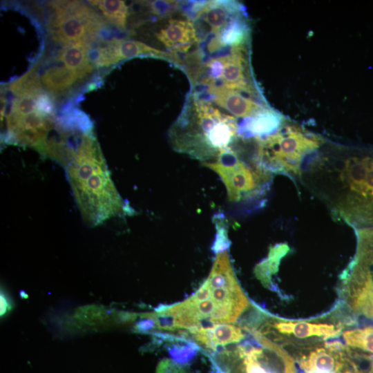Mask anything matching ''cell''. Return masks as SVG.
Returning a JSON list of instances; mask_svg holds the SVG:
<instances>
[{"label": "cell", "mask_w": 373, "mask_h": 373, "mask_svg": "<svg viewBox=\"0 0 373 373\" xmlns=\"http://www.w3.org/2000/svg\"><path fill=\"white\" fill-rule=\"evenodd\" d=\"M55 126L64 131H80L93 133V123L82 110L74 106V102H67L60 110L55 119Z\"/></svg>", "instance_id": "19"}, {"label": "cell", "mask_w": 373, "mask_h": 373, "mask_svg": "<svg viewBox=\"0 0 373 373\" xmlns=\"http://www.w3.org/2000/svg\"><path fill=\"white\" fill-rule=\"evenodd\" d=\"M156 373H188L178 363L170 358H163L158 363Z\"/></svg>", "instance_id": "29"}, {"label": "cell", "mask_w": 373, "mask_h": 373, "mask_svg": "<svg viewBox=\"0 0 373 373\" xmlns=\"http://www.w3.org/2000/svg\"><path fill=\"white\" fill-rule=\"evenodd\" d=\"M92 43L85 40L66 45L59 51L57 59L84 78L94 68L89 57Z\"/></svg>", "instance_id": "17"}, {"label": "cell", "mask_w": 373, "mask_h": 373, "mask_svg": "<svg viewBox=\"0 0 373 373\" xmlns=\"http://www.w3.org/2000/svg\"><path fill=\"white\" fill-rule=\"evenodd\" d=\"M106 43L90 49L89 57L94 66H108L141 55L160 57L174 62L177 59L174 54H168L139 41L115 38Z\"/></svg>", "instance_id": "11"}, {"label": "cell", "mask_w": 373, "mask_h": 373, "mask_svg": "<svg viewBox=\"0 0 373 373\" xmlns=\"http://www.w3.org/2000/svg\"><path fill=\"white\" fill-rule=\"evenodd\" d=\"M83 77L77 72L65 66H53L47 68L41 77L45 88L52 95L68 90L75 83Z\"/></svg>", "instance_id": "18"}, {"label": "cell", "mask_w": 373, "mask_h": 373, "mask_svg": "<svg viewBox=\"0 0 373 373\" xmlns=\"http://www.w3.org/2000/svg\"><path fill=\"white\" fill-rule=\"evenodd\" d=\"M11 309V305L10 302L8 301V297L3 294L1 293V316L5 315L8 310Z\"/></svg>", "instance_id": "30"}, {"label": "cell", "mask_w": 373, "mask_h": 373, "mask_svg": "<svg viewBox=\"0 0 373 373\" xmlns=\"http://www.w3.org/2000/svg\"><path fill=\"white\" fill-rule=\"evenodd\" d=\"M299 180L354 229L373 227V153L317 155L301 167Z\"/></svg>", "instance_id": "1"}, {"label": "cell", "mask_w": 373, "mask_h": 373, "mask_svg": "<svg viewBox=\"0 0 373 373\" xmlns=\"http://www.w3.org/2000/svg\"><path fill=\"white\" fill-rule=\"evenodd\" d=\"M238 131L233 116L214 107L208 99L192 94L170 128L169 137L175 151L204 163L229 149Z\"/></svg>", "instance_id": "3"}, {"label": "cell", "mask_w": 373, "mask_h": 373, "mask_svg": "<svg viewBox=\"0 0 373 373\" xmlns=\"http://www.w3.org/2000/svg\"><path fill=\"white\" fill-rule=\"evenodd\" d=\"M155 35L172 54L186 52L199 41L195 25L186 19H169Z\"/></svg>", "instance_id": "15"}, {"label": "cell", "mask_w": 373, "mask_h": 373, "mask_svg": "<svg viewBox=\"0 0 373 373\" xmlns=\"http://www.w3.org/2000/svg\"><path fill=\"white\" fill-rule=\"evenodd\" d=\"M254 160L273 173L298 178L303 161L322 144L320 137L295 126L280 127L275 133L256 139Z\"/></svg>", "instance_id": "6"}, {"label": "cell", "mask_w": 373, "mask_h": 373, "mask_svg": "<svg viewBox=\"0 0 373 373\" xmlns=\"http://www.w3.org/2000/svg\"><path fill=\"white\" fill-rule=\"evenodd\" d=\"M342 336L346 345L373 355L372 325L345 330Z\"/></svg>", "instance_id": "22"}, {"label": "cell", "mask_w": 373, "mask_h": 373, "mask_svg": "<svg viewBox=\"0 0 373 373\" xmlns=\"http://www.w3.org/2000/svg\"><path fill=\"white\" fill-rule=\"evenodd\" d=\"M151 12L160 18L169 17L179 8L180 3L174 1H153L146 3Z\"/></svg>", "instance_id": "26"}, {"label": "cell", "mask_w": 373, "mask_h": 373, "mask_svg": "<svg viewBox=\"0 0 373 373\" xmlns=\"http://www.w3.org/2000/svg\"><path fill=\"white\" fill-rule=\"evenodd\" d=\"M64 168L81 216L87 224L97 226L113 217L133 213L116 189L93 133L85 135Z\"/></svg>", "instance_id": "2"}, {"label": "cell", "mask_w": 373, "mask_h": 373, "mask_svg": "<svg viewBox=\"0 0 373 373\" xmlns=\"http://www.w3.org/2000/svg\"><path fill=\"white\" fill-rule=\"evenodd\" d=\"M88 2L101 10L109 23L122 30L126 28L128 9L124 1L102 0Z\"/></svg>", "instance_id": "21"}, {"label": "cell", "mask_w": 373, "mask_h": 373, "mask_svg": "<svg viewBox=\"0 0 373 373\" xmlns=\"http://www.w3.org/2000/svg\"><path fill=\"white\" fill-rule=\"evenodd\" d=\"M245 327L248 330L245 338L211 354L217 373H296L295 361L288 352Z\"/></svg>", "instance_id": "4"}, {"label": "cell", "mask_w": 373, "mask_h": 373, "mask_svg": "<svg viewBox=\"0 0 373 373\" xmlns=\"http://www.w3.org/2000/svg\"><path fill=\"white\" fill-rule=\"evenodd\" d=\"M186 331L191 339L210 354L221 347L240 342L248 333L245 326L231 323L200 326Z\"/></svg>", "instance_id": "12"}, {"label": "cell", "mask_w": 373, "mask_h": 373, "mask_svg": "<svg viewBox=\"0 0 373 373\" xmlns=\"http://www.w3.org/2000/svg\"><path fill=\"white\" fill-rule=\"evenodd\" d=\"M213 221L216 229V238L212 246L213 251L218 254L226 251L230 246L227 235V223L224 215L222 213H216Z\"/></svg>", "instance_id": "25"}, {"label": "cell", "mask_w": 373, "mask_h": 373, "mask_svg": "<svg viewBox=\"0 0 373 373\" xmlns=\"http://www.w3.org/2000/svg\"><path fill=\"white\" fill-rule=\"evenodd\" d=\"M341 298L349 313L373 321V267L353 258L341 275Z\"/></svg>", "instance_id": "9"}, {"label": "cell", "mask_w": 373, "mask_h": 373, "mask_svg": "<svg viewBox=\"0 0 373 373\" xmlns=\"http://www.w3.org/2000/svg\"><path fill=\"white\" fill-rule=\"evenodd\" d=\"M36 111L50 117H55V108L52 96L45 91L36 97Z\"/></svg>", "instance_id": "28"}, {"label": "cell", "mask_w": 373, "mask_h": 373, "mask_svg": "<svg viewBox=\"0 0 373 373\" xmlns=\"http://www.w3.org/2000/svg\"><path fill=\"white\" fill-rule=\"evenodd\" d=\"M357 247L354 257L373 267V227L355 229Z\"/></svg>", "instance_id": "24"}, {"label": "cell", "mask_w": 373, "mask_h": 373, "mask_svg": "<svg viewBox=\"0 0 373 373\" xmlns=\"http://www.w3.org/2000/svg\"><path fill=\"white\" fill-rule=\"evenodd\" d=\"M9 90L18 97L37 96L44 92L36 68L14 81L10 84Z\"/></svg>", "instance_id": "23"}, {"label": "cell", "mask_w": 373, "mask_h": 373, "mask_svg": "<svg viewBox=\"0 0 373 373\" xmlns=\"http://www.w3.org/2000/svg\"><path fill=\"white\" fill-rule=\"evenodd\" d=\"M371 373H373V371Z\"/></svg>", "instance_id": "31"}, {"label": "cell", "mask_w": 373, "mask_h": 373, "mask_svg": "<svg viewBox=\"0 0 373 373\" xmlns=\"http://www.w3.org/2000/svg\"><path fill=\"white\" fill-rule=\"evenodd\" d=\"M218 38L219 43L224 50L245 48L248 37V26L247 23L238 16L234 18L220 32Z\"/></svg>", "instance_id": "20"}, {"label": "cell", "mask_w": 373, "mask_h": 373, "mask_svg": "<svg viewBox=\"0 0 373 373\" xmlns=\"http://www.w3.org/2000/svg\"><path fill=\"white\" fill-rule=\"evenodd\" d=\"M246 63L244 48H231L207 62L204 68L207 75L200 83L204 86L214 84L250 94L253 90L247 82Z\"/></svg>", "instance_id": "10"}, {"label": "cell", "mask_w": 373, "mask_h": 373, "mask_svg": "<svg viewBox=\"0 0 373 373\" xmlns=\"http://www.w3.org/2000/svg\"><path fill=\"white\" fill-rule=\"evenodd\" d=\"M36 97L28 95L14 99L12 108L6 112L5 115L13 112L18 115L23 116L36 111Z\"/></svg>", "instance_id": "27"}, {"label": "cell", "mask_w": 373, "mask_h": 373, "mask_svg": "<svg viewBox=\"0 0 373 373\" xmlns=\"http://www.w3.org/2000/svg\"><path fill=\"white\" fill-rule=\"evenodd\" d=\"M202 164L218 175L229 202L239 210L250 212L265 205L273 174L254 157L247 161L230 147L215 160Z\"/></svg>", "instance_id": "5"}, {"label": "cell", "mask_w": 373, "mask_h": 373, "mask_svg": "<svg viewBox=\"0 0 373 373\" xmlns=\"http://www.w3.org/2000/svg\"><path fill=\"white\" fill-rule=\"evenodd\" d=\"M48 6L47 30L52 40L65 46L85 40L95 41L107 28L105 21L82 1H53Z\"/></svg>", "instance_id": "8"}, {"label": "cell", "mask_w": 373, "mask_h": 373, "mask_svg": "<svg viewBox=\"0 0 373 373\" xmlns=\"http://www.w3.org/2000/svg\"><path fill=\"white\" fill-rule=\"evenodd\" d=\"M191 15L202 19L210 29L213 36H218L224 28L239 14L240 8L235 2L209 1L191 3Z\"/></svg>", "instance_id": "13"}, {"label": "cell", "mask_w": 373, "mask_h": 373, "mask_svg": "<svg viewBox=\"0 0 373 373\" xmlns=\"http://www.w3.org/2000/svg\"><path fill=\"white\" fill-rule=\"evenodd\" d=\"M281 116L265 108L254 116L244 119L238 125V136L262 139L275 133L282 125Z\"/></svg>", "instance_id": "16"}, {"label": "cell", "mask_w": 373, "mask_h": 373, "mask_svg": "<svg viewBox=\"0 0 373 373\" xmlns=\"http://www.w3.org/2000/svg\"><path fill=\"white\" fill-rule=\"evenodd\" d=\"M205 87L209 99L237 117L249 118L265 108L242 92L214 84Z\"/></svg>", "instance_id": "14"}, {"label": "cell", "mask_w": 373, "mask_h": 373, "mask_svg": "<svg viewBox=\"0 0 373 373\" xmlns=\"http://www.w3.org/2000/svg\"><path fill=\"white\" fill-rule=\"evenodd\" d=\"M353 316L338 312L311 320L289 321L264 316L257 325L251 327L261 336L286 350L337 338L345 328L354 325Z\"/></svg>", "instance_id": "7"}]
</instances>
